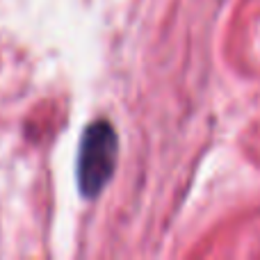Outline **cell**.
Listing matches in <instances>:
<instances>
[{"mask_svg": "<svg viewBox=\"0 0 260 260\" xmlns=\"http://www.w3.org/2000/svg\"><path fill=\"white\" fill-rule=\"evenodd\" d=\"M119 157V137L110 121H94L85 128L78 148V187L85 197L94 199L110 183Z\"/></svg>", "mask_w": 260, "mask_h": 260, "instance_id": "obj_1", "label": "cell"}]
</instances>
